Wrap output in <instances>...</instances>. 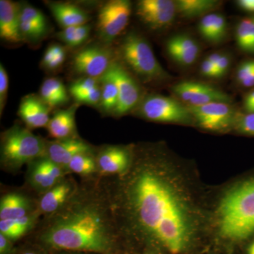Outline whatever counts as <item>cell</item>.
<instances>
[{"mask_svg":"<svg viewBox=\"0 0 254 254\" xmlns=\"http://www.w3.org/2000/svg\"><path fill=\"white\" fill-rule=\"evenodd\" d=\"M173 164L153 146L132 150L129 168L105 184L119 231L128 250L193 254L201 235V213Z\"/></svg>","mask_w":254,"mask_h":254,"instance_id":"cell-1","label":"cell"},{"mask_svg":"<svg viewBox=\"0 0 254 254\" xmlns=\"http://www.w3.org/2000/svg\"><path fill=\"white\" fill-rule=\"evenodd\" d=\"M35 243L50 253L128 254L105 185L85 184L47 218Z\"/></svg>","mask_w":254,"mask_h":254,"instance_id":"cell-2","label":"cell"},{"mask_svg":"<svg viewBox=\"0 0 254 254\" xmlns=\"http://www.w3.org/2000/svg\"><path fill=\"white\" fill-rule=\"evenodd\" d=\"M217 234L226 243L239 245L254 235V177L225 193L216 212Z\"/></svg>","mask_w":254,"mask_h":254,"instance_id":"cell-3","label":"cell"},{"mask_svg":"<svg viewBox=\"0 0 254 254\" xmlns=\"http://www.w3.org/2000/svg\"><path fill=\"white\" fill-rule=\"evenodd\" d=\"M118 53L125 67L143 83H160L170 78L155 58L149 43L136 32H130L124 37Z\"/></svg>","mask_w":254,"mask_h":254,"instance_id":"cell-4","label":"cell"},{"mask_svg":"<svg viewBox=\"0 0 254 254\" xmlns=\"http://www.w3.org/2000/svg\"><path fill=\"white\" fill-rule=\"evenodd\" d=\"M47 156L46 141L28 128L14 125L1 133V163L10 170Z\"/></svg>","mask_w":254,"mask_h":254,"instance_id":"cell-5","label":"cell"},{"mask_svg":"<svg viewBox=\"0 0 254 254\" xmlns=\"http://www.w3.org/2000/svg\"><path fill=\"white\" fill-rule=\"evenodd\" d=\"M135 110L139 116L155 123L190 124L195 122L188 106L161 95L143 97Z\"/></svg>","mask_w":254,"mask_h":254,"instance_id":"cell-6","label":"cell"},{"mask_svg":"<svg viewBox=\"0 0 254 254\" xmlns=\"http://www.w3.org/2000/svg\"><path fill=\"white\" fill-rule=\"evenodd\" d=\"M131 13L127 0H111L103 5L98 14L97 30L105 43H110L126 28Z\"/></svg>","mask_w":254,"mask_h":254,"instance_id":"cell-7","label":"cell"},{"mask_svg":"<svg viewBox=\"0 0 254 254\" xmlns=\"http://www.w3.org/2000/svg\"><path fill=\"white\" fill-rule=\"evenodd\" d=\"M106 74L118 86L119 103L114 115L123 116L136 109L143 96L141 87L121 62L115 60Z\"/></svg>","mask_w":254,"mask_h":254,"instance_id":"cell-8","label":"cell"},{"mask_svg":"<svg viewBox=\"0 0 254 254\" xmlns=\"http://www.w3.org/2000/svg\"><path fill=\"white\" fill-rule=\"evenodd\" d=\"M113 54L105 46L92 45L83 48L73 57V71L83 77H103L115 61Z\"/></svg>","mask_w":254,"mask_h":254,"instance_id":"cell-9","label":"cell"},{"mask_svg":"<svg viewBox=\"0 0 254 254\" xmlns=\"http://www.w3.org/2000/svg\"><path fill=\"white\" fill-rule=\"evenodd\" d=\"M188 107L195 123L208 131H222L237 122L235 110L230 103H211Z\"/></svg>","mask_w":254,"mask_h":254,"instance_id":"cell-10","label":"cell"},{"mask_svg":"<svg viewBox=\"0 0 254 254\" xmlns=\"http://www.w3.org/2000/svg\"><path fill=\"white\" fill-rule=\"evenodd\" d=\"M177 12L176 3L171 0H141L137 2L136 7L139 19L154 31L170 27Z\"/></svg>","mask_w":254,"mask_h":254,"instance_id":"cell-11","label":"cell"},{"mask_svg":"<svg viewBox=\"0 0 254 254\" xmlns=\"http://www.w3.org/2000/svg\"><path fill=\"white\" fill-rule=\"evenodd\" d=\"M173 90L188 106H200L211 103H230L232 100L225 92L199 82H180L173 87Z\"/></svg>","mask_w":254,"mask_h":254,"instance_id":"cell-12","label":"cell"},{"mask_svg":"<svg viewBox=\"0 0 254 254\" xmlns=\"http://www.w3.org/2000/svg\"><path fill=\"white\" fill-rule=\"evenodd\" d=\"M64 170L47 156L37 159L30 163V183L36 190L46 193L63 180Z\"/></svg>","mask_w":254,"mask_h":254,"instance_id":"cell-13","label":"cell"},{"mask_svg":"<svg viewBox=\"0 0 254 254\" xmlns=\"http://www.w3.org/2000/svg\"><path fill=\"white\" fill-rule=\"evenodd\" d=\"M20 12L19 3L11 0L0 1V38L9 44L24 42L20 31Z\"/></svg>","mask_w":254,"mask_h":254,"instance_id":"cell-14","label":"cell"},{"mask_svg":"<svg viewBox=\"0 0 254 254\" xmlns=\"http://www.w3.org/2000/svg\"><path fill=\"white\" fill-rule=\"evenodd\" d=\"M132 150L118 145H110L100 150L96 157L100 171L105 175H122L129 168Z\"/></svg>","mask_w":254,"mask_h":254,"instance_id":"cell-15","label":"cell"},{"mask_svg":"<svg viewBox=\"0 0 254 254\" xmlns=\"http://www.w3.org/2000/svg\"><path fill=\"white\" fill-rule=\"evenodd\" d=\"M91 152V145L76 138L46 142L47 157L66 170L76 155Z\"/></svg>","mask_w":254,"mask_h":254,"instance_id":"cell-16","label":"cell"},{"mask_svg":"<svg viewBox=\"0 0 254 254\" xmlns=\"http://www.w3.org/2000/svg\"><path fill=\"white\" fill-rule=\"evenodd\" d=\"M51 110L39 96L30 94L21 99L18 114L29 129L43 128L49 124Z\"/></svg>","mask_w":254,"mask_h":254,"instance_id":"cell-17","label":"cell"},{"mask_svg":"<svg viewBox=\"0 0 254 254\" xmlns=\"http://www.w3.org/2000/svg\"><path fill=\"white\" fill-rule=\"evenodd\" d=\"M77 186L72 180L64 178L43 193L38 204V213L47 216L55 213L60 210L76 191Z\"/></svg>","mask_w":254,"mask_h":254,"instance_id":"cell-18","label":"cell"},{"mask_svg":"<svg viewBox=\"0 0 254 254\" xmlns=\"http://www.w3.org/2000/svg\"><path fill=\"white\" fill-rule=\"evenodd\" d=\"M46 4L60 26L64 29L88 23L90 16L77 5L62 1H46Z\"/></svg>","mask_w":254,"mask_h":254,"instance_id":"cell-19","label":"cell"},{"mask_svg":"<svg viewBox=\"0 0 254 254\" xmlns=\"http://www.w3.org/2000/svg\"><path fill=\"white\" fill-rule=\"evenodd\" d=\"M78 107V104H74L55 114L47 127L50 136L57 140L76 138L75 116Z\"/></svg>","mask_w":254,"mask_h":254,"instance_id":"cell-20","label":"cell"},{"mask_svg":"<svg viewBox=\"0 0 254 254\" xmlns=\"http://www.w3.org/2000/svg\"><path fill=\"white\" fill-rule=\"evenodd\" d=\"M31 200L20 193L4 195L0 202V220H11L27 216L31 213Z\"/></svg>","mask_w":254,"mask_h":254,"instance_id":"cell-21","label":"cell"},{"mask_svg":"<svg viewBox=\"0 0 254 254\" xmlns=\"http://www.w3.org/2000/svg\"><path fill=\"white\" fill-rule=\"evenodd\" d=\"M38 212L18 219L0 220V234L15 242L26 235L36 223Z\"/></svg>","mask_w":254,"mask_h":254,"instance_id":"cell-22","label":"cell"},{"mask_svg":"<svg viewBox=\"0 0 254 254\" xmlns=\"http://www.w3.org/2000/svg\"><path fill=\"white\" fill-rule=\"evenodd\" d=\"M175 3L177 12L187 18L210 14L220 4V1L215 0H178Z\"/></svg>","mask_w":254,"mask_h":254,"instance_id":"cell-23","label":"cell"},{"mask_svg":"<svg viewBox=\"0 0 254 254\" xmlns=\"http://www.w3.org/2000/svg\"><path fill=\"white\" fill-rule=\"evenodd\" d=\"M101 88V99L100 108L105 114L115 113L119 103V93L118 86L108 74H105L100 78Z\"/></svg>","mask_w":254,"mask_h":254,"instance_id":"cell-24","label":"cell"},{"mask_svg":"<svg viewBox=\"0 0 254 254\" xmlns=\"http://www.w3.org/2000/svg\"><path fill=\"white\" fill-rule=\"evenodd\" d=\"M91 32V25H81L63 29L57 34V37L70 48L81 46L89 38Z\"/></svg>","mask_w":254,"mask_h":254,"instance_id":"cell-25","label":"cell"},{"mask_svg":"<svg viewBox=\"0 0 254 254\" xmlns=\"http://www.w3.org/2000/svg\"><path fill=\"white\" fill-rule=\"evenodd\" d=\"M236 41L239 48L246 53L254 54V20L242 19L237 25Z\"/></svg>","mask_w":254,"mask_h":254,"instance_id":"cell-26","label":"cell"},{"mask_svg":"<svg viewBox=\"0 0 254 254\" xmlns=\"http://www.w3.org/2000/svg\"><path fill=\"white\" fill-rule=\"evenodd\" d=\"M166 48L170 56L177 53H199L200 51L199 46L196 41L185 34L172 37L167 42Z\"/></svg>","mask_w":254,"mask_h":254,"instance_id":"cell-27","label":"cell"},{"mask_svg":"<svg viewBox=\"0 0 254 254\" xmlns=\"http://www.w3.org/2000/svg\"><path fill=\"white\" fill-rule=\"evenodd\" d=\"M98 168L96 158L91 153L76 155L68 163L66 170L78 175H88L95 173Z\"/></svg>","mask_w":254,"mask_h":254,"instance_id":"cell-28","label":"cell"},{"mask_svg":"<svg viewBox=\"0 0 254 254\" xmlns=\"http://www.w3.org/2000/svg\"><path fill=\"white\" fill-rule=\"evenodd\" d=\"M100 84V79L98 78L83 77L71 83L68 88V91L77 102L81 97L89 93L96 87L99 86Z\"/></svg>","mask_w":254,"mask_h":254,"instance_id":"cell-29","label":"cell"},{"mask_svg":"<svg viewBox=\"0 0 254 254\" xmlns=\"http://www.w3.org/2000/svg\"><path fill=\"white\" fill-rule=\"evenodd\" d=\"M20 18L21 19L26 20L39 27L48 30V21L44 14L37 8L32 5L23 3L21 4V12Z\"/></svg>","mask_w":254,"mask_h":254,"instance_id":"cell-30","label":"cell"},{"mask_svg":"<svg viewBox=\"0 0 254 254\" xmlns=\"http://www.w3.org/2000/svg\"><path fill=\"white\" fill-rule=\"evenodd\" d=\"M42 85L48 88V91L54 96L59 107L68 103L69 99L68 92L63 81L59 78H48L43 81Z\"/></svg>","mask_w":254,"mask_h":254,"instance_id":"cell-31","label":"cell"},{"mask_svg":"<svg viewBox=\"0 0 254 254\" xmlns=\"http://www.w3.org/2000/svg\"><path fill=\"white\" fill-rule=\"evenodd\" d=\"M227 33L226 19L222 15L216 14L215 22H214L213 31H212L211 39L213 43H219L224 39Z\"/></svg>","mask_w":254,"mask_h":254,"instance_id":"cell-32","label":"cell"},{"mask_svg":"<svg viewBox=\"0 0 254 254\" xmlns=\"http://www.w3.org/2000/svg\"><path fill=\"white\" fill-rule=\"evenodd\" d=\"M216 13H210L205 15L198 23V31L203 38L209 42L211 39L214 22H215Z\"/></svg>","mask_w":254,"mask_h":254,"instance_id":"cell-33","label":"cell"},{"mask_svg":"<svg viewBox=\"0 0 254 254\" xmlns=\"http://www.w3.org/2000/svg\"><path fill=\"white\" fill-rule=\"evenodd\" d=\"M9 88V76L2 64H0V113L2 115Z\"/></svg>","mask_w":254,"mask_h":254,"instance_id":"cell-34","label":"cell"},{"mask_svg":"<svg viewBox=\"0 0 254 254\" xmlns=\"http://www.w3.org/2000/svg\"><path fill=\"white\" fill-rule=\"evenodd\" d=\"M236 127L241 133L254 136V113H247L237 119Z\"/></svg>","mask_w":254,"mask_h":254,"instance_id":"cell-35","label":"cell"},{"mask_svg":"<svg viewBox=\"0 0 254 254\" xmlns=\"http://www.w3.org/2000/svg\"><path fill=\"white\" fill-rule=\"evenodd\" d=\"M64 47L58 44L51 45L47 48L44 55H43V59H42V65L43 67L45 68L52 61L55 59L57 56H58L60 53L64 51Z\"/></svg>","mask_w":254,"mask_h":254,"instance_id":"cell-36","label":"cell"},{"mask_svg":"<svg viewBox=\"0 0 254 254\" xmlns=\"http://www.w3.org/2000/svg\"><path fill=\"white\" fill-rule=\"evenodd\" d=\"M18 254H53L46 249L35 242L26 244L21 248H18Z\"/></svg>","mask_w":254,"mask_h":254,"instance_id":"cell-37","label":"cell"},{"mask_svg":"<svg viewBox=\"0 0 254 254\" xmlns=\"http://www.w3.org/2000/svg\"><path fill=\"white\" fill-rule=\"evenodd\" d=\"M254 71V60L245 62L240 65L237 71V79L238 82L242 83L244 80Z\"/></svg>","mask_w":254,"mask_h":254,"instance_id":"cell-38","label":"cell"},{"mask_svg":"<svg viewBox=\"0 0 254 254\" xmlns=\"http://www.w3.org/2000/svg\"><path fill=\"white\" fill-rule=\"evenodd\" d=\"M18 252L14 242L0 234V254H18Z\"/></svg>","mask_w":254,"mask_h":254,"instance_id":"cell-39","label":"cell"},{"mask_svg":"<svg viewBox=\"0 0 254 254\" xmlns=\"http://www.w3.org/2000/svg\"><path fill=\"white\" fill-rule=\"evenodd\" d=\"M230 66V59L227 55L222 54L216 65L217 76L221 78L225 76L228 71Z\"/></svg>","mask_w":254,"mask_h":254,"instance_id":"cell-40","label":"cell"},{"mask_svg":"<svg viewBox=\"0 0 254 254\" xmlns=\"http://www.w3.org/2000/svg\"><path fill=\"white\" fill-rule=\"evenodd\" d=\"M200 72L207 78H218L216 67L207 59L200 65Z\"/></svg>","mask_w":254,"mask_h":254,"instance_id":"cell-41","label":"cell"},{"mask_svg":"<svg viewBox=\"0 0 254 254\" xmlns=\"http://www.w3.org/2000/svg\"><path fill=\"white\" fill-rule=\"evenodd\" d=\"M66 50H64L63 53H60L58 56H57L55 59L52 60L45 68L50 70V71H54V70L58 69L60 66H63L65 60H66Z\"/></svg>","mask_w":254,"mask_h":254,"instance_id":"cell-42","label":"cell"},{"mask_svg":"<svg viewBox=\"0 0 254 254\" xmlns=\"http://www.w3.org/2000/svg\"><path fill=\"white\" fill-rule=\"evenodd\" d=\"M237 4L241 9L249 12H254V0H240Z\"/></svg>","mask_w":254,"mask_h":254,"instance_id":"cell-43","label":"cell"},{"mask_svg":"<svg viewBox=\"0 0 254 254\" xmlns=\"http://www.w3.org/2000/svg\"><path fill=\"white\" fill-rule=\"evenodd\" d=\"M244 105L247 113H250V110L254 106V90L246 97Z\"/></svg>","mask_w":254,"mask_h":254,"instance_id":"cell-44","label":"cell"},{"mask_svg":"<svg viewBox=\"0 0 254 254\" xmlns=\"http://www.w3.org/2000/svg\"><path fill=\"white\" fill-rule=\"evenodd\" d=\"M242 86L250 88L254 86V71L245 80L241 83Z\"/></svg>","mask_w":254,"mask_h":254,"instance_id":"cell-45","label":"cell"},{"mask_svg":"<svg viewBox=\"0 0 254 254\" xmlns=\"http://www.w3.org/2000/svg\"><path fill=\"white\" fill-rule=\"evenodd\" d=\"M222 53H214L213 54L209 55L208 58H207V60L213 64L214 66L216 67L217 64H218L219 60H220V58L222 57Z\"/></svg>","mask_w":254,"mask_h":254,"instance_id":"cell-46","label":"cell"},{"mask_svg":"<svg viewBox=\"0 0 254 254\" xmlns=\"http://www.w3.org/2000/svg\"><path fill=\"white\" fill-rule=\"evenodd\" d=\"M245 254H254V237L249 240L248 243L246 246Z\"/></svg>","mask_w":254,"mask_h":254,"instance_id":"cell-47","label":"cell"},{"mask_svg":"<svg viewBox=\"0 0 254 254\" xmlns=\"http://www.w3.org/2000/svg\"><path fill=\"white\" fill-rule=\"evenodd\" d=\"M141 254H167L163 252L154 250H144L142 251Z\"/></svg>","mask_w":254,"mask_h":254,"instance_id":"cell-48","label":"cell"},{"mask_svg":"<svg viewBox=\"0 0 254 254\" xmlns=\"http://www.w3.org/2000/svg\"><path fill=\"white\" fill-rule=\"evenodd\" d=\"M53 254H88L84 253H77V252H60V253H55Z\"/></svg>","mask_w":254,"mask_h":254,"instance_id":"cell-49","label":"cell"},{"mask_svg":"<svg viewBox=\"0 0 254 254\" xmlns=\"http://www.w3.org/2000/svg\"><path fill=\"white\" fill-rule=\"evenodd\" d=\"M254 113V106L253 107V108H252V110H250V112L249 113Z\"/></svg>","mask_w":254,"mask_h":254,"instance_id":"cell-50","label":"cell"},{"mask_svg":"<svg viewBox=\"0 0 254 254\" xmlns=\"http://www.w3.org/2000/svg\"><path fill=\"white\" fill-rule=\"evenodd\" d=\"M252 18H253V19L254 20V16H252Z\"/></svg>","mask_w":254,"mask_h":254,"instance_id":"cell-51","label":"cell"}]
</instances>
